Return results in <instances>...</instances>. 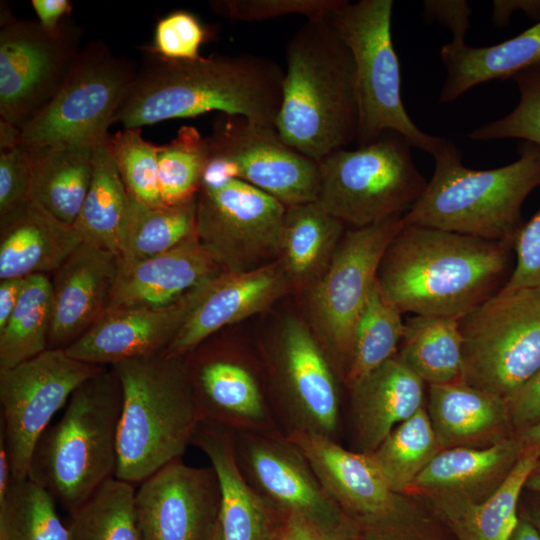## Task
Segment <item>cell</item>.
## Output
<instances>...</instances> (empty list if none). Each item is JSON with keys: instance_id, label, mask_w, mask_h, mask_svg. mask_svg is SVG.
Returning <instances> with one entry per match:
<instances>
[{"instance_id": "cell-1", "label": "cell", "mask_w": 540, "mask_h": 540, "mask_svg": "<svg viewBox=\"0 0 540 540\" xmlns=\"http://www.w3.org/2000/svg\"><path fill=\"white\" fill-rule=\"evenodd\" d=\"M513 266L512 243L404 224L377 282L401 313L461 318L500 291Z\"/></svg>"}, {"instance_id": "cell-2", "label": "cell", "mask_w": 540, "mask_h": 540, "mask_svg": "<svg viewBox=\"0 0 540 540\" xmlns=\"http://www.w3.org/2000/svg\"><path fill=\"white\" fill-rule=\"evenodd\" d=\"M150 51L116 115L124 128L215 110L275 127L285 74L276 61L250 53L171 60Z\"/></svg>"}, {"instance_id": "cell-3", "label": "cell", "mask_w": 540, "mask_h": 540, "mask_svg": "<svg viewBox=\"0 0 540 540\" xmlns=\"http://www.w3.org/2000/svg\"><path fill=\"white\" fill-rule=\"evenodd\" d=\"M286 70L275 128L319 162L356 143L359 107L352 54L326 17L310 18L285 48Z\"/></svg>"}, {"instance_id": "cell-4", "label": "cell", "mask_w": 540, "mask_h": 540, "mask_svg": "<svg viewBox=\"0 0 540 540\" xmlns=\"http://www.w3.org/2000/svg\"><path fill=\"white\" fill-rule=\"evenodd\" d=\"M517 160L475 170L461 151L443 138L432 157L435 169L405 225L431 227L487 240L514 243L524 223L522 207L540 187V146L522 141Z\"/></svg>"}, {"instance_id": "cell-5", "label": "cell", "mask_w": 540, "mask_h": 540, "mask_svg": "<svg viewBox=\"0 0 540 540\" xmlns=\"http://www.w3.org/2000/svg\"><path fill=\"white\" fill-rule=\"evenodd\" d=\"M111 368L123 397L114 477L140 484L181 459L202 416L182 358L160 353Z\"/></svg>"}, {"instance_id": "cell-6", "label": "cell", "mask_w": 540, "mask_h": 540, "mask_svg": "<svg viewBox=\"0 0 540 540\" xmlns=\"http://www.w3.org/2000/svg\"><path fill=\"white\" fill-rule=\"evenodd\" d=\"M122 399L117 374L103 367L77 387L36 444L28 477L69 513L114 477Z\"/></svg>"}, {"instance_id": "cell-7", "label": "cell", "mask_w": 540, "mask_h": 540, "mask_svg": "<svg viewBox=\"0 0 540 540\" xmlns=\"http://www.w3.org/2000/svg\"><path fill=\"white\" fill-rule=\"evenodd\" d=\"M392 10V0H345L326 16L354 61L359 107L356 144H369L392 131L412 147L433 155L443 137L422 131L402 101L400 64L391 34Z\"/></svg>"}, {"instance_id": "cell-8", "label": "cell", "mask_w": 540, "mask_h": 540, "mask_svg": "<svg viewBox=\"0 0 540 540\" xmlns=\"http://www.w3.org/2000/svg\"><path fill=\"white\" fill-rule=\"evenodd\" d=\"M411 148L401 134L388 131L369 144L331 152L319 161L317 202L351 228L404 216L428 182Z\"/></svg>"}, {"instance_id": "cell-9", "label": "cell", "mask_w": 540, "mask_h": 540, "mask_svg": "<svg viewBox=\"0 0 540 540\" xmlns=\"http://www.w3.org/2000/svg\"><path fill=\"white\" fill-rule=\"evenodd\" d=\"M459 326L462 382L507 403L540 370V288H502Z\"/></svg>"}, {"instance_id": "cell-10", "label": "cell", "mask_w": 540, "mask_h": 540, "mask_svg": "<svg viewBox=\"0 0 540 540\" xmlns=\"http://www.w3.org/2000/svg\"><path fill=\"white\" fill-rule=\"evenodd\" d=\"M137 73L132 60L115 55L102 41L89 42L53 99L21 128L20 145L95 147L105 142Z\"/></svg>"}, {"instance_id": "cell-11", "label": "cell", "mask_w": 540, "mask_h": 540, "mask_svg": "<svg viewBox=\"0 0 540 540\" xmlns=\"http://www.w3.org/2000/svg\"><path fill=\"white\" fill-rule=\"evenodd\" d=\"M403 216L345 230L322 275L305 292L307 324L345 379L356 323Z\"/></svg>"}, {"instance_id": "cell-12", "label": "cell", "mask_w": 540, "mask_h": 540, "mask_svg": "<svg viewBox=\"0 0 540 540\" xmlns=\"http://www.w3.org/2000/svg\"><path fill=\"white\" fill-rule=\"evenodd\" d=\"M287 207L238 178L202 186L196 234L226 272H247L277 261Z\"/></svg>"}, {"instance_id": "cell-13", "label": "cell", "mask_w": 540, "mask_h": 540, "mask_svg": "<svg viewBox=\"0 0 540 540\" xmlns=\"http://www.w3.org/2000/svg\"><path fill=\"white\" fill-rule=\"evenodd\" d=\"M1 14L0 119L21 129L59 91L82 48L80 31L67 19L50 33L38 21Z\"/></svg>"}, {"instance_id": "cell-14", "label": "cell", "mask_w": 540, "mask_h": 540, "mask_svg": "<svg viewBox=\"0 0 540 540\" xmlns=\"http://www.w3.org/2000/svg\"><path fill=\"white\" fill-rule=\"evenodd\" d=\"M102 368L70 357L65 349H47L0 370V432L14 481L28 477L36 444L53 416L80 384Z\"/></svg>"}, {"instance_id": "cell-15", "label": "cell", "mask_w": 540, "mask_h": 540, "mask_svg": "<svg viewBox=\"0 0 540 540\" xmlns=\"http://www.w3.org/2000/svg\"><path fill=\"white\" fill-rule=\"evenodd\" d=\"M233 433L238 465L251 486L286 518L299 515L324 538L353 536L348 517L328 495L300 450L277 431Z\"/></svg>"}, {"instance_id": "cell-16", "label": "cell", "mask_w": 540, "mask_h": 540, "mask_svg": "<svg viewBox=\"0 0 540 540\" xmlns=\"http://www.w3.org/2000/svg\"><path fill=\"white\" fill-rule=\"evenodd\" d=\"M206 137L209 157L286 207L317 201L319 162L286 143L275 127L221 114Z\"/></svg>"}, {"instance_id": "cell-17", "label": "cell", "mask_w": 540, "mask_h": 540, "mask_svg": "<svg viewBox=\"0 0 540 540\" xmlns=\"http://www.w3.org/2000/svg\"><path fill=\"white\" fill-rule=\"evenodd\" d=\"M271 367L283 416L291 432L333 438L339 424L334 367L306 321L282 322L271 352Z\"/></svg>"}, {"instance_id": "cell-18", "label": "cell", "mask_w": 540, "mask_h": 540, "mask_svg": "<svg viewBox=\"0 0 540 540\" xmlns=\"http://www.w3.org/2000/svg\"><path fill=\"white\" fill-rule=\"evenodd\" d=\"M134 505L141 540H208L220 514L219 482L211 466L177 459L139 484Z\"/></svg>"}, {"instance_id": "cell-19", "label": "cell", "mask_w": 540, "mask_h": 540, "mask_svg": "<svg viewBox=\"0 0 540 540\" xmlns=\"http://www.w3.org/2000/svg\"><path fill=\"white\" fill-rule=\"evenodd\" d=\"M285 435L304 455L328 495L347 517L380 527L403 515L405 503L401 494L390 488L370 454L347 450L334 439L318 434Z\"/></svg>"}, {"instance_id": "cell-20", "label": "cell", "mask_w": 540, "mask_h": 540, "mask_svg": "<svg viewBox=\"0 0 540 540\" xmlns=\"http://www.w3.org/2000/svg\"><path fill=\"white\" fill-rule=\"evenodd\" d=\"M211 280L167 306L109 309L65 351L76 360L103 367L160 354L173 341Z\"/></svg>"}, {"instance_id": "cell-21", "label": "cell", "mask_w": 540, "mask_h": 540, "mask_svg": "<svg viewBox=\"0 0 540 540\" xmlns=\"http://www.w3.org/2000/svg\"><path fill=\"white\" fill-rule=\"evenodd\" d=\"M119 256L82 241L52 273L48 349H66L110 308Z\"/></svg>"}, {"instance_id": "cell-22", "label": "cell", "mask_w": 540, "mask_h": 540, "mask_svg": "<svg viewBox=\"0 0 540 540\" xmlns=\"http://www.w3.org/2000/svg\"><path fill=\"white\" fill-rule=\"evenodd\" d=\"M292 289L278 260L247 272L223 271L209 282L162 353L182 358L218 330L266 310Z\"/></svg>"}, {"instance_id": "cell-23", "label": "cell", "mask_w": 540, "mask_h": 540, "mask_svg": "<svg viewBox=\"0 0 540 540\" xmlns=\"http://www.w3.org/2000/svg\"><path fill=\"white\" fill-rule=\"evenodd\" d=\"M183 360L202 422L232 432L277 431L275 415L251 370L221 353Z\"/></svg>"}, {"instance_id": "cell-24", "label": "cell", "mask_w": 540, "mask_h": 540, "mask_svg": "<svg viewBox=\"0 0 540 540\" xmlns=\"http://www.w3.org/2000/svg\"><path fill=\"white\" fill-rule=\"evenodd\" d=\"M223 272L197 235L161 254L124 264L109 309L163 307ZM108 309V310H109Z\"/></svg>"}, {"instance_id": "cell-25", "label": "cell", "mask_w": 540, "mask_h": 540, "mask_svg": "<svg viewBox=\"0 0 540 540\" xmlns=\"http://www.w3.org/2000/svg\"><path fill=\"white\" fill-rule=\"evenodd\" d=\"M424 381L396 355L349 385L357 451L372 453L424 407Z\"/></svg>"}, {"instance_id": "cell-26", "label": "cell", "mask_w": 540, "mask_h": 540, "mask_svg": "<svg viewBox=\"0 0 540 540\" xmlns=\"http://www.w3.org/2000/svg\"><path fill=\"white\" fill-rule=\"evenodd\" d=\"M524 451L520 439L504 438L485 448L457 446L441 450L412 483L436 499L480 502L504 481Z\"/></svg>"}, {"instance_id": "cell-27", "label": "cell", "mask_w": 540, "mask_h": 540, "mask_svg": "<svg viewBox=\"0 0 540 540\" xmlns=\"http://www.w3.org/2000/svg\"><path fill=\"white\" fill-rule=\"evenodd\" d=\"M192 445L209 459L220 487L219 520L223 540H273L275 510L251 486L241 471L234 451L232 431L201 422Z\"/></svg>"}, {"instance_id": "cell-28", "label": "cell", "mask_w": 540, "mask_h": 540, "mask_svg": "<svg viewBox=\"0 0 540 540\" xmlns=\"http://www.w3.org/2000/svg\"><path fill=\"white\" fill-rule=\"evenodd\" d=\"M74 225L54 217L37 201L1 229L0 279L52 275L82 242Z\"/></svg>"}, {"instance_id": "cell-29", "label": "cell", "mask_w": 540, "mask_h": 540, "mask_svg": "<svg viewBox=\"0 0 540 540\" xmlns=\"http://www.w3.org/2000/svg\"><path fill=\"white\" fill-rule=\"evenodd\" d=\"M440 58L446 77L439 103L447 104L477 85L513 78L540 65V21L506 41L486 47L451 40L442 46Z\"/></svg>"}, {"instance_id": "cell-30", "label": "cell", "mask_w": 540, "mask_h": 540, "mask_svg": "<svg viewBox=\"0 0 540 540\" xmlns=\"http://www.w3.org/2000/svg\"><path fill=\"white\" fill-rule=\"evenodd\" d=\"M344 227L317 201L287 207L277 260L293 288L306 291L322 275Z\"/></svg>"}, {"instance_id": "cell-31", "label": "cell", "mask_w": 540, "mask_h": 540, "mask_svg": "<svg viewBox=\"0 0 540 540\" xmlns=\"http://www.w3.org/2000/svg\"><path fill=\"white\" fill-rule=\"evenodd\" d=\"M539 460L538 450H524L500 486L483 501L433 502L461 540H510L520 519L521 491Z\"/></svg>"}, {"instance_id": "cell-32", "label": "cell", "mask_w": 540, "mask_h": 540, "mask_svg": "<svg viewBox=\"0 0 540 540\" xmlns=\"http://www.w3.org/2000/svg\"><path fill=\"white\" fill-rule=\"evenodd\" d=\"M426 410L443 449L485 437L510 422L503 399L462 381L429 385Z\"/></svg>"}, {"instance_id": "cell-33", "label": "cell", "mask_w": 540, "mask_h": 540, "mask_svg": "<svg viewBox=\"0 0 540 540\" xmlns=\"http://www.w3.org/2000/svg\"><path fill=\"white\" fill-rule=\"evenodd\" d=\"M93 150L69 144L31 149V199L74 225L90 187Z\"/></svg>"}, {"instance_id": "cell-34", "label": "cell", "mask_w": 540, "mask_h": 540, "mask_svg": "<svg viewBox=\"0 0 540 540\" xmlns=\"http://www.w3.org/2000/svg\"><path fill=\"white\" fill-rule=\"evenodd\" d=\"M397 356L429 385L461 381L463 339L459 318L413 315L404 322Z\"/></svg>"}, {"instance_id": "cell-35", "label": "cell", "mask_w": 540, "mask_h": 540, "mask_svg": "<svg viewBox=\"0 0 540 540\" xmlns=\"http://www.w3.org/2000/svg\"><path fill=\"white\" fill-rule=\"evenodd\" d=\"M107 140L94 147L91 183L74 227L84 242L118 255L130 195Z\"/></svg>"}, {"instance_id": "cell-36", "label": "cell", "mask_w": 540, "mask_h": 540, "mask_svg": "<svg viewBox=\"0 0 540 540\" xmlns=\"http://www.w3.org/2000/svg\"><path fill=\"white\" fill-rule=\"evenodd\" d=\"M196 199L181 205L147 206L130 196L120 234L119 260L134 263L196 236Z\"/></svg>"}, {"instance_id": "cell-37", "label": "cell", "mask_w": 540, "mask_h": 540, "mask_svg": "<svg viewBox=\"0 0 540 540\" xmlns=\"http://www.w3.org/2000/svg\"><path fill=\"white\" fill-rule=\"evenodd\" d=\"M51 318L50 276L26 277L18 304L0 330V370L16 366L48 349Z\"/></svg>"}, {"instance_id": "cell-38", "label": "cell", "mask_w": 540, "mask_h": 540, "mask_svg": "<svg viewBox=\"0 0 540 540\" xmlns=\"http://www.w3.org/2000/svg\"><path fill=\"white\" fill-rule=\"evenodd\" d=\"M425 407L399 424L369 453L390 488L397 494L409 491L412 483L441 451Z\"/></svg>"}, {"instance_id": "cell-39", "label": "cell", "mask_w": 540, "mask_h": 540, "mask_svg": "<svg viewBox=\"0 0 540 540\" xmlns=\"http://www.w3.org/2000/svg\"><path fill=\"white\" fill-rule=\"evenodd\" d=\"M401 314L384 297L376 280L355 326L344 379L348 386L397 355L404 332Z\"/></svg>"}, {"instance_id": "cell-40", "label": "cell", "mask_w": 540, "mask_h": 540, "mask_svg": "<svg viewBox=\"0 0 540 540\" xmlns=\"http://www.w3.org/2000/svg\"><path fill=\"white\" fill-rule=\"evenodd\" d=\"M134 485L112 477L74 510L69 540H141Z\"/></svg>"}, {"instance_id": "cell-41", "label": "cell", "mask_w": 540, "mask_h": 540, "mask_svg": "<svg viewBox=\"0 0 540 540\" xmlns=\"http://www.w3.org/2000/svg\"><path fill=\"white\" fill-rule=\"evenodd\" d=\"M53 496L29 477L13 481L0 504V540H69Z\"/></svg>"}, {"instance_id": "cell-42", "label": "cell", "mask_w": 540, "mask_h": 540, "mask_svg": "<svg viewBox=\"0 0 540 540\" xmlns=\"http://www.w3.org/2000/svg\"><path fill=\"white\" fill-rule=\"evenodd\" d=\"M158 180L164 205L196 199L209 150L206 137L192 126L181 127L174 139L158 146Z\"/></svg>"}, {"instance_id": "cell-43", "label": "cell", "mask_w": 540, "mask_h": 540, "mask_svg": "<svg viewBox=\"0 0 540 540\" xmlns=\"http://www.w3.org/2000/svg\"><path fill=\"white\" fill-rule=\"evenodd\" d=\"M107 145L129 195L147 206L164 205L158 180V146L142 137L141 128H124L109 136Z\"/></svg>"}, {"instance_id": "cell-44", "label": "cell", "mask_w": 540, "mask_h": 540, "mask_svg": "<svg viewBox=\"0 0 540 540\" xmlns=\"http://www.w3.org/2000/svg\"><path fill=\"white\" fill-rule=\"evenodd\" d=\"M519 101L507 115L472 130L473 141L519 139L540 146V65L528 68L512 78Z\"/></svg>"}, {"instance_id": "cell-45", "label": "cell", "mask_w": 540, "mask_h": 540, "mask_svg": "<svg viewBox=\"0 0 540 540\" xmlns=\"http://www.w3.org/2000/svg\"><path fill=\"white\" fill-rule=\"evenodd\" d=\"M345 0H218L212 10L236 21L256 22L288 15H303L306 19L326 17Z\"/></svg>"}, {"instance_id": "cell-46", "label": "cell", "mask_w": 540, "mask_h": 540, "mask_svg": "<svg viewBox=\"0 0 540 540\" xmlns=\"http://www.w3.org/2000/svg\"><path fill=\"white\" fill-rule=\"evenodd\" d=\"M32 152L18 145L0 150V229L15 220L31 199Z\"/></svg>"}, {"instance_id": "cell-47", "label": "cell", "mask_w": 540, "mask_h": 540, "mask_svg": "<svg viewBox=\"0 0 540 540\" xmlns=\"http://www.w3.org/2000/svg\"><path fill=\"white\" fill-rule=\"evenodd\" d=\"M207 36L206 28L192 13L174 11L157 23L150 49L166 59L195 60L201 57L200 46Z\"/></svg>"}, {"instance_id": "cell-48", "label": "cell", "mask_w": 540, "mask_h": 540, "mask_svg": "<svg viewBox=\"0 0 540 540\" xmlns=\"http://www.w3.org/2000/svg\"><path fill=\"white\" fill-rule=\"evenodd\" d=\"M514 266L503 289L540 288V209L524 221L513 243Z\"/></svg>"}, {"instance_id": "cell-49", "label": "cell", "mask_w": 540, "mask_h": 540, "mask_svg": "<svg viewBox=\"0 0 540 540\" xmlns=\"http://www.w3.org/2000/svg\"><path fill=\"white\" fill-rule=\"evenodd\" d=\"M424 14L427 19L448 28L452 40H465L470 28L471 7L465 0H425Z\"/></svg>"}, {"instance_id": "cell-50", "label": "cell", "mask_w": 540, "mask_h": 540, "mask_svg": "<svg viewBox=\"0 0 540 540\" xmlns=\"http://www.w3.org/2000/svg\"><path fill=\"white\" fill-rule=\"evenodd\" d=\"M509 421L523 430L540 422V370L507 401Z\"/></svg>"}, {"instance_id": "cell-51", "label": "cell", "mask_w": 540, "mask_h": 540, "mask_svg": "<svg viewBox=\"0 0 540 540\" xmlns=\"http://www.w3.org/2000/svg\"><path fill=\"white\" fill-rule=\"evenodd\" d=\"M31 5L39 24L50 33L58 31L71 8L68 0H32Z\"/></svg>"}, {"instance_id": "cell-52", "label": "cell", "mask_w": 540, "mask_h": 540, "mask_svg": "<svg viewBox=\"0 0 540 540\" xmlns=\"http://www.w3.org/2000/svg\"><path fill=\"white\" fill-rule=\"evenodd\" d=\"M521 11L530 18H540V0H496L492 4V21L498 26H505L511 16Z\"/></svg>"}, {"instance_id": "cell-53", "label": "cell", "mask_w": 540, "mask_h": 540, "mask_svg": "<svg viewBox=\"0 0 540 540\" xmlns=\"http://www.w3.org/2000/svg\"><path fill=\"white\" fill-rule=\"evenodd\" d=\"M322 534L299 515L285 518L273 540H323Z\"/></svg>"}, {"instance_id": "cell-54", "label": "cell", "mask_w": 540, "mask_h": 540, "mask_svg": "<svg viewBox=\"0 0 540 540\" xmlns=\"http://www.w3.org/2000/svg\"><path fill=\"white\" fill-rule=\"evenodd\" d=\"M25 278H7L0 282V330L5 327L20 299Z\"/></svg>"}, {"instance_id": "cell-55", "label": "cell", "mask_w": 540, "mask_h": 540, "mask_svg": "<svg viewBox=\"0 0 540 540\" xmlns=\"http://www.w3.org/2000/svg\"><path fill=\"white\" fill-rule=\"evenodd\" d=\"M11 460L3 434L0 432V504H2L13 483Z\"/></svg>"}, {"instance_id": "cell-56", "label": "cell", "mask_w": 540, "mask_h": 540, "mask_svg": "<svg viewBox=\"0 0 540 540\" xmlns=\"http://www.w3.org/2000/svg\"><path fill=\"white\" fill-rule=\"evenodd\" d=\"M21 129L0 119V150L11 149L20 145Z\"/></svg>"}, {"instance_id": "cell-57", "label": "cell", "mask_w": 540, "mask_h": 540, "mask_svg": "<svg viewBox=\"0 0 540 540\" xmlns=\"http://www.w3.org/2000/svg\"><path fill=\"white\" fill-rule=\"evenodd\" d=\"M510 540H540V532L527 518H520Z\"/></svg>"}, {"instance_id": "cell-58", "label": "cell", "mask_w": 540, "mask_h": 540, "mask_svg": "<svg viewBox=\"0 0 540 540\" xmlns=\"http://www.w3.org/2000/svg\"><path fill=\"white\" fill-rule=\"evenodd\" d=\"M518 438L524 450H538L540 452V422L521 430Z\"/></svg>"}, {"instance_id": "cell-59", "label": "cell", "mask_w": 540, "mask_h": 540, "mask_svg": "<svg viewBox=\"0 0 540 540\" xmlns=\"http://www.w3.org/2000/svg\"><path fill=\"white\" fill-rule=\"evenodd\" d=\"M525 487L533 492L540 493V460L528 477Z\"/></svg>"}, {"instance_id": "cell-60", "label": "cell", "mask_w": 540, "mask_h": 540, "mask_svg": "<svg viewBox=\"0 0 540 540\" xmlns=\"http://www.w3.org/2000/svg\"><path fill=\"white\" fill-rule=\"evenodd\" d=\"M364 540H394V539L390 538L389 536L381 532L372 531L366 535Z\"/></svg>"}, {"instance_id": "cell-61", "label": "cell", "mask_w": 540, "mask_h": 540, "mask_svg": "<svg viewBox=\"0 0 540 540\" xmlns=\"http://www.w3.org/2000/svg\"><path fill=\"white\" fill-rule=\"evenodd\" d=\"M208 540H223L220 520L216 522Z\"/></svg>"}, {"instance_id": "cell-62", "label": "cell", "mask_w": 540, "mask_h": 540, "mask_svg": "<svg viewBox=\"0 0 540 540\" xmlns=\"http://www.w3.org/2000/svg\"><path fill=\"white\" fill-rule=\"evenodd\" d=\"M531 517H532L531 522L534 524V526L540 532V503L537 504L536 507L534 508V510L532 511Z\"/></svg>"}, {"instance_id": "cell-63", "label": "cell", "mask_w": 540, "mask_h": 540, "mask_svg": "<svg viewBox=\"0 0 540 540\" xmlns=\"http://www.w3.org/2000/svg\"><path fill=\"white\" fill-rule=\"evenodd\" d=\"M323 540H357L354 536H336V537H328L324 538Z\"/></svg>"}]
</instances>
